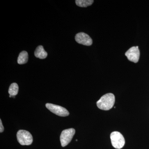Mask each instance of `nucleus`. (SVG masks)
Wrapping results in <instances>:
<instances>
[{"label": "nucleus", "mask_w": 149, "mask_h": 149, "mask_svg": "<svg viewBox=\"0 0 149 149\" xmlns=\"http://www.w3.org/2000/svg\"><path fill=\"white\" fill-rule=\"evenodd\" d=\"M115 101V96L112 93L104 95L97 102V106L103 110H109L114 105Z\"/></svg>", "instance_id": "1"}, {"label": "nucleus", "mask_w": 149, "mask_h": 149, "mask_svg": "<svg viewBox=\"0 0 149 149\" xmlns=\"http://www.w3.org/2000/svg\"><path fill=\"white\" fill-rule=\"evenodd\" d=\"M17 138L19 143L22 146H29L33 142L32 135L27 130H19L17 134Z\"/></svg>", "instance_id": "2"}, {"label": "nucleus", "mask_w": 149, "mask_h": 149, "mask_svg": "<svg viewBox=\"0 0 149 149\" xmlns=\"http://www.w3.org/2000/svg\"><path fill=\"white\" fill-rule=\"evenodd\" d=\"M110 139L112 145L115 148H122L125 145L124 137L121 133L117 131H114L111 134Z\"/></svg>", "instance_id": "3"}, {"label": "nucleus", "mask_w": 149, "mask_h": 149, "mask_svg": "<svg viewBox=\"0 0 149 149\" xmlns=\"http://www.w3.org/2000/svg\"><path fill=\"white\" fill-rule=\"evenodd\" d=\"M75 133V130L72 128L65 129L62 132L60 136V141L62 146H66L70 143Z\"/></svg>", "instance_id": "4"}, {"label": "nucleus", "mask_w": 149, "mask_h": 149, "mask_svg": "<svg viewBox=\"0 0 149 149\" xmlns=\"http://www.w3.org/2000/svg\"><path fill=\"white\" fill-rule=\"evenodd\" d=\"M46 107L52 112L59 116H67L69 115L68 111L66 109L60 106L47 103L46 104Z\"/></svg>", "instance_id": "5"}, {"label": "nucleus", "mask_w": 149, "mask_h": 149, "mask_svg": "<svg viewBox=\"0 0 149 149\" xmlns=\"http://www.w3.org/2000/svg\"><path fill=\"white\" fill-rule=\"evenodd\" d=\"M125 55L128 60L136 63L140 58V52L139 47H133L130 48L125 53Z\"/></svg>", "instance_id": "6"}, {"label": "nucleus", "mask_w": 149, "mask_h": 149, "mask_svg": "<svg viewBox=\"0 0 149 149\" xmlns=\"http://www.w3.org/2000/svg\"><path fill=\"white\" fill-rule=\"evenodd\" d=\"M75 40L77 43L84 45L90 46L93 44L92 38L84 32H80L76 34Z\"/></svg>", "instance_id": "7"}, {"label": "nucleus", "mask_w": 149, "mask_h": 149, "mask_svg": "<svg viewBox=\"0 0 149 149\" xmlns=\"http://www.w3.org/2000/svg\"><path fill=\"white\" fill-rule=\"evenodd\" d=\"M47 55V53L45 50L42 46L37 47L35 52V57L42 59L46 58Z\"/></svg>", "instance_id": "8"}, {"label": "nucleus", "mask_w": 149, "mask_h": 149, "mask_svg": "<svg viewBox=\"0 0 149 149\" xmlns=\"http://www.w3.org/2000/svg\"><path fill=\"white\" fill-rule=\"evenodd\" d=\"M28 60V54L26 51H22L19 54L17 58V63L22 65L27 63Z\"/></svg>", "instance_id": "9"}, {"label": "nucleus", "mask_w": 149, "mask_h": 149, "mask_svg": "<svg viewBox=\"0 0 149 149\" xmlns=\"http://www.w3.org/2000/svg\"><path fill=\"white\" fill-rule=\"evenodd\" d=\"M94 2L93 0H76L75 3L78 6L80 7H87L92 5Z\"/></svg>", "instance_id": "10"}, {"label": "nucleus", "mask_w": 149, "mask_h": 149, "mask_svg": "<svg viewBox=\"0 0 149 149\" xmlns=\"http://www.w3.org/2000/svg\"><path fill=\"white\" fill-rule=\"evenodd\" d=\"M19 91L18 85L16 83L11 84L8 90V93L10 95L15 96L18 94Z\"/></svg>", "instance_id": "11"}, {"label": "nucleus", "mask_w": 149, "mask_h": 149, "mask_svg": "<svg viewBox=\"0 0 149 149\" xmlns=\"http://www.w3.org/2000/svg\"><path fill=\"white\" fill-rule=\"evenodd\" d=\"M4 130V127L2 124L1 120H0V132L2 133Z\"/></svg>", "instance_id": "12"}]
</instances>
